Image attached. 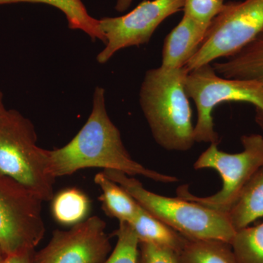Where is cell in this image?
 <instances>
[{
  "label": "cell",
  "instance_id": "603a6c76",
  "mask_svg": "<svg viewBox=\"0 0 263 263\" xmlns=\"http://www.w3.org/2000/svg\"><path fill=\"white\" fill-rule=\"evenodd\" d=\"M34 251L8 254L4 257L0 263H34Z\"/></svg>",
  "mask_w": 263,
  "mask_h": 263
},
{
  "label": "cell",
  "instance_id": "7c38bea8",
  "mask_svg": "<svg viewBox=\"0 0 263 263\" xmlns=\"http://www.w3.org/2000/svg\"><path fill=\"white\" fill-rule=\"evenodd\" d=\"M215 69L226 79L254 80L263 86V31L245 48L216 62ZM256 121L263 130V114H257Z\"/></svg>",
  "mask_w": 263,
  "mask_h": 263
},
{
  "label": "cell",
  "instance_id": "ffe728a7",
  "mask_svg": "<svg viewBox=\"0 0 263 263\" xmlns=\"http://www.w3.org/2000/svg\"><path fill=\"white\" fill-rule=\"evenodd\" d=\"M117 245L104 263H138L139 240L129 223L120 221Z\"/></svg>",
  "mask_w": 263,
  "mask_h": 263
},
{
  "label": "cell",
  "instance_id": "d6986e66",
  "mask_svg": "<svg viewBox=\"0 0 263 263\" xmlns=\"http://www.w3.org/2000/svg\"><path fill=\"white\" fill-rule=\"evenodd\" d=\"M231 246L238 263H263V222L237 230Z\"/></svg>",
  "mask_w": 263,
  "mask_h": 263
},
{
  "label": "cell",
  "instance_id": "d4e9b609",
  "mask_svg": "<svg viewBox=\"0 0 263 263\" xmlns=\"http://www.w3.org/2000/svg\"><path fill=\"white\" fill-rule=\"evenodd\" d=\"M8 110L5 108L4 103H3V93L0 92V121L4 117L5 113Z\"/></svg>",
  "mask_w": 263,
  "mask_h": 263
},
{
  "label": "cell",
  "instance_id": "cb8c5ba5",
  "mask_svg": "<svg viewBox=\"0 0 263 263\" xmlns=\"http://www.w3.org/2000/svg\"><path fill=\"white\" fill-rule=\"evenodd\" d=\"M133 0H117L116 10L119 12L126 11L130 6Z\"/></svg>",
  "mask_w": 263,
  "mask_h": 263
},
{
  "label": "cell",
  "instance_id": "5bb4252c",
  "mask_svg": "<svg viewBox=\"0 0 263 263\" xmlns=\"http://www.w3.org/2000/svg\"><path fill=\"white\" fill-rule=\"evenodd\" d=\"M129 224L134 230L139 243H153L172 249L176 253L186 240L184 236L152 216L141 205L136 216Z\"/></svg>",
  "mask_w": 263,
  "mask_h": 263
},
{
  "label": "cell",
  "instance_id": "30bf717a",
  "mask_svg": "<svg viewBox=\"0 0 263 263\" xmlns=\"http://www.w3.org/2000/svg\"><path fill=\"white\" fill-rule=\"evenodd\" d=\"M105 228L95 216L69 230H55L48 245L34 252V263H104L112 251Z\"/></svg>",
  "mask_w": 263,
  "mask_h": 263
},
{
  "label": "cell",
  "instance_id": "8fae6325",
  "mask_svg": "<svg viewBox=\"0 0 263 263\" xmlns=\"http://www.w3.org/2000/svg\"><path fill=\"white\" fill-rule=\"evenodd\" d=\"M209 25L183 14L178 25L164 40L161 67L167 69L184 67L201 46Z\"/></svg>",
  "mask_w": 263,
  "mask_h": 263
},
{
  "label": "cell",
  "instance_id": "277c9868",
  "mask_svg": "<svg viewBox=\"0 0 263 263\" xmlns=\"http://www.w3.org/2000/svg\"><path fill=\"white\" fill-rule=\"evenodd\" d=\"M0 173L43 201L53 199L56 178L50 171L47 150L37 146L34 125L17 110H7L0 121Z\"/></svg>",
  "mask_w": 263,
  "mask_h": 263
},
{
  "label": "cell",
  "instance_id": "9a60e30c",
  "mask_svg": "<svg viewBox=\"0 0 263 263\" xmlns=\"http://www.w3.org/2000/svg\"><path fill=\"white\" fill-rule=\"evenodd\" d=\"M95 182L103 192L100 200L103 202L104 212L110 217L129 223L133 221L140 205L120 185L108 179L103 173H99Z\"/></svg>",
  "mask_w": 263,
  "mask_h": 263
},
{
  "label": "cell",
  "instance_id": "7402d4cb",
  "mask_svg": "<svg viewBox=\"0 0 263 263\" xmlns=\"http://www.w3.org/2000/svg\"><path fill=\"white\" fill-rule=\"evenodd\" d=\"M138 263H179L172 249L149 243H139Z\"/></svg>",
  "mask_w": 263,
  "mask_h": 263
},
{
  "label": "cell",
  "instance_id": "484cf974",
  "mask_svg": "<svg viewBox=\"0 0 263 263\" xmlns=\"http://www.w3.org/2000/svg\"><path fill=\"white\" fill-rule=\"evenodd\" d=\"M5 256V254L3 252L1 248H0V262H1V261L3 260V258H4Z\"/></svg>",
  "mask_w": 263,
  "mask_h": 263
},
{
  "label": "cell",
  "instance_id": "ba28073f",
  "mask_svg": "<svg viewBox=\"0 0 263 263\" xmlns=\"http://www.w3.org/2000/svg\"><path fill=\"white\" fill-rule=\"evenodd\" d=\"M42 199L0 173V248L6 255L34 251L44 237Z\"/></svg>",
  "mask_w": 263,
  "mask_h": 263
},
{
  "label": "cell",
  "instance_id": "44dd1931",
  "mask_svg": "<svg viewBox=\"0 0 263 263\" xmlns=\"http://www.w3.org/2000/svg\"><path fill=\"white\" fill-rule=\"evenodd\" d=\"M224 4V0H186L183 14L209 24L220 13Z\"/></svg>",
  "mask_w": 263,
  "mask_h": 263
},
{
  "label": "cell",
  "instance_id": "52a82bcc",
  "mask_svg": "<svg viewBox=\"0 0 263 263\" xmlns=\"http://www.w3.org/2000/svg\"><path fill=\"white\" fill-rule=\"evenodd\" d=\"M263 31V0L226 3L213 19L201 46L185 68L188 72L232 56L252 42Z\"/></svg>",
  "mask_w": 263,
  "mask_h": 263
},
{
  "label": "cell",
  "instance_id": "2e32d148",
  "mask_svg": "<svg viewBox=\"0 0 263 263\" xmlns=\"http://www.w3.org/2000/svg\"><path fill=\"white\" fill-rule=\"evenodd\" d=\"M179 263H238L231 245L219 240H185L177 252Z\"/></svg>",
  "mask_w": 263,
  "mask_h": 263
},
{
  "label": "cell",
  "instance_id": "4fadbf2b",
  "mask_svg": "<svg viewBox=\"0 0 263 263\" xmlns=\"http://www.w3.org/2000/svg\"><path fill=\"white\" fill-rule=\"evenodd\" d=\"M228 216L236 231L263 217V166L245 185Z\"/></svg>",
  "mask_w": 263,
  "mask_h": 263
},
{
  "label": "cell",
  "instance_id": "9c48e42d",
  "mask_svg": "<svg viewBox=\"0 0 263 263\" xmlns=\"http://www.w3.org/2000/svg\"><path fill=\"white\" fill-rule=\"evenodd\" d=\"M186 0H143L134 10L119 17H104L99 28L105 47L97 57L105 64L117 52L150 41L166 18L183 10Z\"/></svg>",
  "mask_w": 263,
  "mask_h": 263
},
{
  "label": "cell",
  "instance_id": "8992f818",
  "mask_svg": "<svg viewBox=\"0 0 263 263\" xmlns=\"http://www.w3.org/2000/svg\"><path fill=\"white\" fill-rule=\"evenodd\" d=\"M189 98L193 99L197 112L194 138L199 143H219L214 130L213 110L224 102H243L254 105L257 114H263V86L254 80L226 79L207 64L190 71L184 81Z\"/></svg>",
  "mask_w": 263,
  "mask_h": 263
},
{
  "label": "cell",
  "instance_id": "3957f363",
  "mask_svg": "<svg viewBox=\"0 0 263 263\" xmlns=\"http://www.w3.org/2000/svg\"><path fill=\"white\" fill-rule=\"evenodd\" d=\"M103 173L130 194L145 210L185 238L222 240L231 245L236 230L228 214L181 197L152 193L138 180L121 171L104 170Z\"/></svg>",
  "mask_w": 263,
  "mask_h": 263
},
{
  "label": "cell",
  "instance_id": "5b68a950",
  "mask_svg": "<svg viewBox=\"0 0 263 263\" xmlns=\"http://www.w3.org/2000/svg\"><path fill=\"white\" fill-rule=\"evenodd\" d=\"M243 150L228 154L212 143L194 164V168L215 170L222 179L220 191L209 197H197L187 186H179L177 196L191 200L217 212L228 214L236 202L240 192L252 176L263 166V136L252 134L241 137Z\"/></svg>",
  "mask_w": 263,
  "mask_h": 263
},
{
  "label": "cell",
  "instance_id": "e0dca14e",
  "mask_svg": "<svg viewBox=\"0 0 263 263\" xmlns=\"http://www.w3.org/2000/svg\"><path fill=\"white\" fill-rule=\"evenodd\" d=\"M18 3H43L54 7L65 14L69 28L83 31L93 41L103 37L99 28V20L89 14L81 0H0V5Z\"/></svg>",
  "mask_w": 263,
  "mask_h": 263
},
{
  "label": "cell",
  "instance_id": "ac0fdd59",
  "mask_svg": "<svg viewBox=\"0 0 263 263\" xmlns=\"http://www.w3.org/2000/svg\"><path fill=\"white\" fill-rule=\"evenodd\" d=\"M52 214L60 224L73 226L84 220L89 213V199L76 188L67 189L53 197Z\"/></svg>",
  "mask_w": 263,
  "mask_h": 263
},
{
  "label": "cell",
  "instance_id": "6da1fadb",
  "mask_svg": "<svg viewBox=\"0 0 263 263\" xmlns=\"http://www.w3.org/2000/svg\"><path fill=\"white\" fill-rule=\"evenodd\" d=\"M50 171L53 177L74 174L87 167L114 170L128 176H144L157 182L175 183V176L146 168L132 159L121 138L120 132L108 117L105 90L95 89L89 119L67 145L47 150Z\"/></svg>",
  "mask_w": 263,
  "mask_h": 263
},
{
  "label": "cell",
  "instance_id": "7a4b0ae2",
  "mask_svg": "<svg viewBox=\"0 0 263 263\" xmlns=\"http://www.w3.org/2000/svg\"><path fill=\"white\" fill-rule=\"evenodd\" d=\"M185 67H162L147 71L140 91V103L152 136L162 148L186 152L195 143L192 110L184 81Z\"/></svg>",
  "mask_w": 263,
  "mask_h": 263
}]
</instances>
